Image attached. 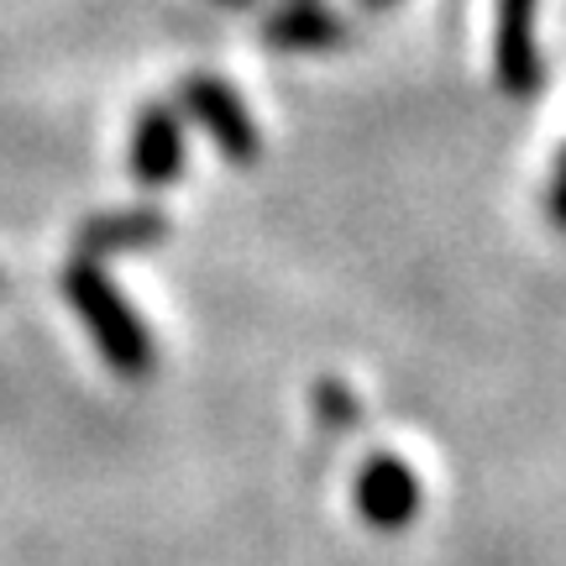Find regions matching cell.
I'll return each instance as SVG.
<instances>
[{
    "mask_svg": "<svg viewBox=\"0 0 566 566\" xmlns=\"http://www.w3.org/2000/svg\"><path fill=\"white\" fill-rule=\"evenodd\" d=\"M63 300L74 304V315L84 321L90 342L101 346V357L122 378H147L158 367V346H153V331L142 325V315L122 300V289L111 283L105 263H74L63 268Z\"/></svg>",
    "mask_w": 566,
    "mask_h": 566,
    "instance_id": "6da1fadb",
    "label": "cell"
},
{
    "mask_svg": "<svg viewBox=\"0 0 566 566\" xmlns=\"http://www.w3.org/2000/svg\"><path fill=\"white\" fill-rule=\"evenodd\" d=\"M179 116H189L231 163H252L263 153V137H258V122H252L247 101L216 74H189L179 84Z\"/></svg>",
    "mask_w": 566,
    "mask_h": 566,
    "instance_id": "7a4b0ae2",
    "label": "cell"
},
{
    "mask_svg": "<svg viewBox=\"0 0 566 566\" xmlns=\"http://www.w3.org/2000/svg\"><path fill=\"white\" fill-rule=\"evenodd\" d=\"M493 74L509 101H530L546 84L541 59V0H499L493 17Z\"/></svg>",
    "mask_w": 566,
    "mask_h": 566,
    "instance_id": "3957f363",
    "label": "cell"
},
{
    "mask_svg": "<svg viewBox=\"0 0 566 566\" xmlns=\"http://www.w3.org/2000/svg\"><path fill=\"white\" fill-rule=\"evenodd\" d=\"M352 499H357V514H363V525L384 530H409L420 520V478H415V467L405 457H394V451H373L363 467H357V483H352Z\"/></svg>",
    "mask_w": 566,
    "mask_h": 566,
    "instance_id": "277c9868",
    "label": "cell"
},
{
    "mask_svg": "<svg viewBox=\"0 0 566 566\" xmlns=\"http://www.w3.org/2000/svg\"><path fill=\"white\" fill-rule=\"evenodd\" d=\"M184 116L179 105H142L137 122H132V142H126V168L142 189H168L184 174Z\"/></svg>",
    "mask_w": 566,
    "mask_h": 566,
    "instance_id": "5b68a950",
    "label": "cell"
},
{
    "mask_svg": "<svg viewBox=\"0 0 566 566\" xmlns=\"http://www.w3.org/2000/svg\"><path fill=\"white\" fill-rule=\"evenodd\" d=\"M168 237V216L153 205H132V210H105L95 221L80 226V247L84 263H105V258H122V252H142V247H158Z\"/></svg>",
    "mask_w": 566,
    "mask_h": 566,
    "instance_id": "8992f818",
    "label": "cell"
},
{
    "mask_svg": "<svg viewBox=\"0 0 566 566\" xmlns=\"http://www.w3.org/2000/svg\"><path fill=\"white\" fill-rule=\"evenodd\" d=\"M263 38L273 53H336L346 42V17L321 0H289L263 21Z\"/></svg>",
    "mask_w": 566,
    "mask_h": 566,
    "instance_id": "52a82bcc",
    "label": "cell"
},
{
    "mask_svg": "<svg viewBox=\"0 0 566 566\" xmlns=\"http://www.w3.org/2000/svg\"><path fill=\"white\" fill-rule=\"evenodd\" d=\"M310 405H315V420H321L325 430H336V436H346V430H357V424H363V399H357L346 384H336V378L315 384Z\"/></svg>",
    "mask_w": 566,
    "mask_h": 566,
    "instance_id": "ba28073f",
    "label": "cell"
},
{
    "mask_svg": "<svg viewBox=\"0 0 566 566\" xmlns=\"http://www.w3.org/2000/svg\"><path fill=\"white\" fill-rule=\"evenodd\" d=\"M546 216L556 231H566V147L556 153V174H551V189H546Z\"/></svg>",
    "mask_w": 566,
    "mask_h": 566,
    "instance_id": "9c48e42d",
    "label": "cell"
},
{
    "mask_svg": "<svg viewBox=\"0 0 566 566\" xmlns=\"http://www.w3.org/2000/svg\"><path fill=\"white\" fill-rule=\"evenodd\" d=\"M367 11H388V6H394V0H363Z\"/></svg>",
    "mask_w": 566,
    "mask_h": 566,
    "instance_id": "30bf717a",
    "label": "cell"
},
{
    "mask_svg": "<svg viewBox=\"0 0 566 566\" xmlns=\"http://www.w3.org/2000/svg\"><path fill=\"white\" fill-rule=\"evenodd\" d=\"M226 6H252V0H226Z\"/></svg>",
    "mask_w": 566,
    "mask_h": 566,
    "instance_id": "8fae6325",
    "label": "cell"
}]
</instances>
